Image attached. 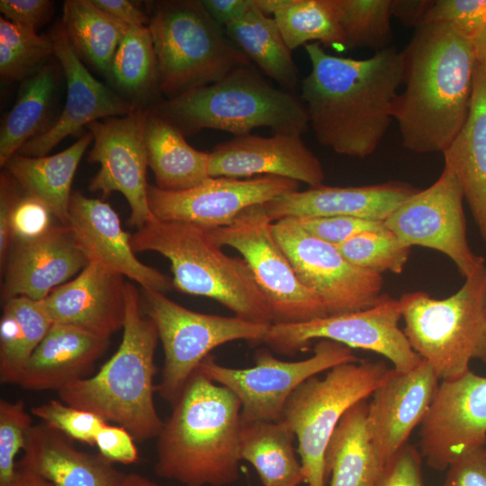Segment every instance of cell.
<instances>
[{
  "mask_svg": "<svg viewBox=\"0 0 486 486\" xmlns=\"http://www.w3.org/2000/svg\"><path fill=\"white\" fill-rule=\"evenodd\" d=\"M311 69L301 99L317 140L334 152L365 158L394 119L402 84V54L394 46L356 59L328 53L320 42L304 46Z\"/></svg>",
  "mask_w": 486,
  "mask_h": 486,
  "instance_id": "1",
  "label": "cell"
},
{
  "mask_svg": "<svg viewBox=\"0 0 486 486\" xmlns=\"http://www.w3.org/2000/svg\"><path fill=\"white\" fill-rule=\"evenodd\" d=\"M401 54L405 88L393 115L402 145L417 153H443L469 114L473 43L446 24L424 23Z\"/></svg>",
  "mask_w": 486,
  "mask_h": 486,
  "instance_id": "2",
  "label": "cell"
},
{
  "mask_svg": "<svg viewBox=\"0 0 486 486\" xmlns=\"http://www.w3.org/2000/svg\"><path fill=\"white\" fill-rule=\"evenodd\" d=\"M158 436V476L184 486H226L239 477L241 403L198 370Z\"/></svg>",
  "mask_w": 486,
  "mask_h": 486,
  "instance_id": "3",
  "label": "cell"
},
{
  "mask_svg": "<svg viewBox=\"0 0 486 486\" xmlns=\"http://www.w3.org/2000/svg\"><path fill=\"white\" fill-rule=\"evenodd\" d=\"M122 339L114 355L91 377L58 391L61 401L126 428L135 440L158 437L163 421L154 402L155 323L143 311L137 288L126 282Z\"/></svg>",
  "mask_w": 486,
  "mask_h": 486,
  "instance_id": "4",
  "label": "cell"
},
{
  "mask_svg": "<svg viewBox=\"0 0 486 486\" xmlns=\"http://www.w3.org/2000/svg\"><path fill=\"white\" fill-rule=\"evenodd\" d=\"M134 252L155 251L171 265L179 292L211 298L235 316L272 324L266 298L243 257L225 254L196 224L156 218L130 236Z\"/></svg>",
  "mask_w": 486,
  "mask_h": 486,
  "instance_id": "5",
  "label": "cell"
},
{
  "mask_svg": "<svg viewBox=\"0 0 486 486\" xmlns=\"http://www.w3.org/2000/svg\"><path fill=\"white\" fill-rule=\"evenodd\" d=\"M149 109L184 137L205 129L224 130L237 137L260 127L270 128L274 133L302 135L310 125L302 99L274 87L250 65Z\"/></svg>",
  "mask_w": 486,
  "mask_h": 486,
  "instance_id": "6",
  "label": "cell"
},
{
  "mask_svg": "<svg viewBox=\"0 0 486 486\" xmlns=\"http://www.w3.org/2000/svg\"><path fill=\"white\" fill-rule=\"evenodd\" d=\"M464 279L458 291L444 299L421 291L400 298L403 332L441 381L463 376L472 360L486 364L485 264Z\"/></svg>",
  "mask_w": 486,
  "mask_h": 486,
  "instance_id": "7",
  "label": "cell"
},
{
  "mask_svg": "<svg viewBox=\"0 0 486 486\" xmlns=\"http://www.w3.org/2000/svg\"><path fill=\"white\" fill-rule=\"evenodd\" d=\"M148 28L159 90L170 97L216 83L231 71L250 65L201 1L156 2Z\"/></svg>",
  "mask_w": 486,
  "mask_h": 486,
  "instance_id": "8",
  "label": "cell"
},
{
  "mask_svg": "<svg viewBox=\"0 0 486 486\" xmlns=\"http://www.w3.org/2000/svg\"><path fill=\"white\" fill-rule=\"evenodd\" d=\"M389 369L384 361L343 363L323 378L307 379L291 394L283 418L298 441L305 486H327L325 454L337 426L348 409L372 395Z\"/></svg>",
  "mask_w": 486,
  "mask_h": 486,
  "instance_id": "9",
  "label": "cell"
},
{
  "mask_svg": "<svg viewBox=\"0 0 486 486\" xmlns=\"http://www.w3.org/2000/svg\"><path fill=\"white\" fill-rule=\"evenodd\" d=\"M141 305L156 325L165 354L156 390L171 405L212 350L234 340L262 342L271 325L196 312L153 290L143 289Z\"/></svg>",
  "mask_w": 486,
  "mask_h": 486,
  "instance_id": "10",
  "label": "cell"
},
{
  "mask_svg": "<svg viewBox=\"0 0 486 486\" xmlns=\"http://www.w3.org/2000/svg\"><path fill=\"white\" fill-rule=\"evenodd\" d=\"M263 204L242 211L228 226L207 229L220 247L238 250L265 294L274 323H299L328 316L320 300L298 278L277 242Z\"/></svg>",
  "mask_w": 486,
  "mask_h": 486,
  "instance_id": "11",
  "label": "cell"
},
{
  "mask_svg": "<svg viewBox=\"0 0 486 486\" xmlns=\"http://www.w3.org/2000/svg\"><path fill=\"white\" fill-rule=\"evenodd\" d=\"M401 318L400 299L384 293L378 303L365 310L299 323L271 324L262 343L278 354L293 356L309 349L314 339H328L382 355L392 362L394 369L407 372L423 359L412 349L400 329Z\"/></svg>",
  "mask_w": 486,
  "mask_h": 486,
  "instance_id": "12",
  "label": "cell"
},
{
  "mask_svg": "<svg viewBox=\"0 0 486 486\" xmlns=\"http://www.w3.org/2000/svg\"><path fill=\"white\" fill-rule=\"evenodd\" d=\"M359 360L352 348L320 339L311 356L301 361H282L269 351L255 355V364L231 368L218 364L209 355L199 370L218 384L230 389L240 400L241 422L277 421L293 391L307 379L343 363Z\"/></svg>",
  "mask_w": 486,
  "mask_h": 486,
  "instance_id": "13",
  "label": "cell"
},
{
  "mask_svg": "<svg viewBox=\"0 0 486 486\" xmlns=\"http://www.w3.org/2000/svg\"><path fill=\"white\" fill-rule=\"evenodd\" d=\"M273 231L298 278L320 300L328 316L368 309L383 297L382 274L353 265L336 246L304 230L296 219L274 221Z\"/></svg>",
  "mask_w": 486,
  "mask_h": 486,
  "instance_id": "14",
  "label": "cell"
},
{
  "mask_svg": "<svg viewBox=\"0 0 486 486\" xmlns=\"http://www.w3.org/2000/svg\"><path fill=\"white\" fill-rule=\"evenodd\" d=\"M464 200L458 180L445 165L433 184L401 202L384 224L404 245L425 247L446 255L466 278L485 260L468 243Z\"/></svg>",
  "mask_w": 486,
  "mask_h": 486,
  "instance_id": "15",
  "label": "cell"
},
{
  "mask_svg": "<svg viewBox=\"0 0 486 486\" xmlns=\"http://www.w3.org/2000/svg\"><path fill=\"white\" fill-rule=\"evenodd\" d=\"M419 452L427 464L445 471L486 446V377L471 370L441 381L420 424Z\"/></svg>",
  "mask_w": 486,
  "mask_h": 486,
  "instance_id": "16",
  "label": "cell"
},
{
  "mask_svg": "<svg viewBox=\"0 0 486 486\" xmlns=\"http://www.w3.org/2000/svg\"><path fill=\"white\" fill-rule=\"evenodd\" d=\"M299 190V182L275 176L246 179L209 177L200 184L180 191L148 185V203L159 220L184 221L205 229L231 224L245 209L265 204Z\"/></svg>",
  "mask_w": 486,
  "mask_h": 486,
  "instance_id": "17",
  "label": "cell"
},
{
  "mask_svg": "<svg viewBox=\"0 0 486 486\" xmlns=\"http://www.w3.org/2000/svg\"><path fill=\"white\" fill-rule=\"evenodd\" d=\"M146 115L147 110L139 106L130 114L94 121L87 125L94 137L88 161L100 165L89 189L102 192L104 195L121 193L130 208L129 223L138 229L155 219L147 194Z\"/></svg>",
  "mask_w": 486,
  "mask_h": 486,
  "instance_id": "18",
  "label": "cell"
},
{
  "mask_svg": "<svg viewBox=\"0 0 486 486\" xmlns=\"http://www.w3.org/2000/svg\"><path fill=\"white\" fill-rule=\"evenodd\" d=\"M50 36L54 56L66 77L67 99L59 117L45 131L26 142L18 152L30 157L47 156L67 137L76 135L89 123L130 114L140 106L110 89L89 72L61 22L56 24Z\"/></svg>",
  "mask_w": 486,
  "mask_h": 486,
  "instance_id": "19",
  "label": "cell"
},
{
  "mask_svg": "<svg viewBox=\"0 0 486 486\" xmlns=\"http://www.w3.org/2000/svg\"><path fill=\"white\" fill-rule=\"evenodd\" d=\"M439 379L426 362L410 371L390 368L368 401L366 424L379 470L404 446L432 403Z\"/></svg>",
  "mask_w": 486,
  "mask_h": 486,
  "instance_id": "20",
  "label": "cell"
},
{
  "mask_svg": "<svg viewBox=\"0 0 486 486\" xmlns=\"http://www.w3.org/2000/svg\"><path fill=\"white\" fill-rule=\"evenodd\" d=\"M208 174L232 178L275 176L310 187L322 184L325 179L322 164L302 135L286 132L268 138L249 133L217 145L210 152Z\"/></svg>",
  "mask_w": 486,
  "mask_h": 486,
  "instance_id": "21",
  "label": "cell"
},
{
  "mask_svg": "<svg viewBox=\"0 0 486 486\" xmlns=\"http://www.w3.org/2000/svg\"><path fill=\"white\" fill-rule=\"evenodd\" d=\"M89 262L126 276L144 290L166 292L173 282L158 269L140 262L116 212L105 202L73 192L68 226Z\"/></svg>",
  "mask_w": 486,
  "mask_h": 486,
  "instance_id": "22",
  "label": "cell"
},
{
  "mask_svg": "<svg viewBox=\"0 0 486 486\" xmlns=\"http://www.w3.org/2000/svg\"><path fill=\"white\" fill-rule=\"evenodd\" d=\"M120 274L89 262L72 280L43 300L53 324L109 338L123 328L126 282Z\"/></svg>",
  "mask_w": 486,
  "mask_h": 486,
  "instance_id": "23",
  "label": "cell"
},
{
  "mask_svg": "<svg viewBox=\"0 0 486 486\" xmlns=\"http://www.w3.org/2000/svg\"><path fill=\"white\" fill-rule=\"evenodd\" d=\"M88 264L68 227L53 225L44 235L15 242L4 273L2 297L43 301Z\"/></svg>",
  "mask_w": 486,
  "mask_h": 486,
  "instance_id": "24",
  "label": "cell"
},
{
  "mask_svg": "<svg viewBox=\"0 0 486 486\" xmlns=\"http://www.w3.org/2000/svg\"><path fill=\"white\" fill-rule=\"evenodd\" d=\"M418 190L410 184L390 181L364 186H310L280 195L263 204L272 220L350 216L384 221Z\"/></svg>",
  "mask_w": 486,
  "mask_h": 486,
  "instance_id": "25",
  "label": "cell"
},
{
  "mask_svg": "<svg viewBox=\"0 0 486 486\" xmlns=\"http://www.w3.org/2000/svg\"><path fill=\"white\" fill-rule=\"evenodd\" d=\"M17 466L32 470L55 486H126L128 474L99 453L75 447L73 439L44 423L32 425Z\"/></svg>",
  "mask_w": 486,
  "mask_h": 486,
  "instance_id": "26",
  "label": "cell"
},
{
  "mask_svg": "<svg viewBox=\"0 0 486 486\" xmlns=\"http://www.w3.org/2000/svg\"><path fill=\"white\" fill-rule=\"evenodd\" d=\"M109 338L53 324L29 358L19 385L26 390H57L84 378L104 355Z\"/></svg>",
  "mask_w": 486,
  "mask_h": 486,
  "instance_id": "27",
  "label": "cell"
},
{
  "mask_svg": "<svg viewBox=\"0 0 486 486\" xmlns=\"http://www.w3.org/2000/svg\"><path fill=\"white\" fill-rule=\"evenodd\" d=\"M443 155L486 246V70L478 63L468 117Z\"/></svg>",
  "mask_w": 486,
  "mask_h": 486,
  "instance_id": "28",
  "label": "cell"
},
{
  "mask_svg": "<svg viewBox=\"0 0 486 486\" xmlns=\"http://www.w3.org/2000/svg\"><path fill=\"white\" fill-rule=\"evenodd\" d=\"M94 137L89 131L74 144L51 156L30 157L16 153L4 166L21 189L44 202L68 226L71 185L78 164Z\"/></svg>",
  "mask_w": 486,
  "mask_h": 486,
  "instance_id": "29",
  "label": "cell"
},
{
  "mask_svg": "<svg viewBox=\"0 0 486 486\" xmlns=\"http://www.w3.org/2000/svg\"><path fill=\"white\" fill-rule=\"evenodd\" d=\"M145 144L157 187L167 191L185 190L210 177V152L189 145L177 128L149 108L145 121Z\"/></svg>",
  "mask_w": 486,
  "mask_h": 486,
  "instance_id": "30",
  "label": "cell"
},
{
  "mask_svg": "<svg viewBox=\"0 0 486 486\" xmlns=\"http://www.w3.org/2000/svg\"><path fill=\"white\" fill-rule=\"evenodd\" d=\"M295 438L284 418L241 422L239 458L252 464L264 486H298L304 475L293 447Z\"/></svg>",
  "mask_w": 486,
  "mask_h": 486,
  "instance_id": "31",
  "label": "cell"
},
{
  "mask_svg": "<svg viewBox=\"0 0 486 486\" xmlns=\"http://www.w3.org/2000/svg\"><path fill=\"white\" fill-rule=\"evenodd\" d=\"M367 400L348 409L326 450L325 468L330 486H370L379 471L368 434Z\"/></svg>",
  "mask_w": 486,
  "mask_h": 486,
  "instance_id": "32",
  "label": "cell"
},
{
  "mask_svg": "<svg viewBox=\"0 0 486 486\" xmlns=\"http://www.w3.org/2000/svg\"><path fill=\"white\" fill-rule=\"evenodd\" d=\"M53 322L43 301L24 296L4 302L0 320V380L18 384L33 351Z\"/></svg>",
  "mask_w": 486,
  "mask_h": 486,
  "instance_id": "33",
  "label": "cell"
},
{
  "mask_svg": "<svg viewBox=\"0 0 486 486\" xmlns=\"http://www.w3.org/2000/svg\"><path fill=\"white\" fill-rule=\"evenodd\" d=\"M225 33L266 76L284 88H295L298 69L274 18L254 4L244 17L225 26Z\"/></svg>",
  "mask_w": 486,
  "mask_h": 486,
  "instance_id": "34",
  "label": "cell"
},
{
  "mask_svg": "<svg viewBox=\"0 0 486 486\" xmlns=\"http://www.w3.org/2000/svg\"><path fill=\"white\" fill-rule=\"evenodd\" d=\"M57 76L55 66L45 64L22 85L14 105L1 124V166L26 142L47 130L45 125L57 89Z\"/></svg>",
  "mask_w": 486,
  "mask_h": 486,
  "instance_id": "35",
  "label": "cell"
},
{
  "mask_svg": "<svg viewBox=\"0 0 486 486\" xmlns=\"http://www.w3.org/2000/svg\"><path fill=\"white\" fill-rule=\"evenodd\" d=\"M60 22L78 56L109 77L113 56L129 26L92 0H66Z\"/></svg>",
  "mask_w": 486,
  "mask_h": 486,
  "instance_id": "36",
  "label": "cell"
},
{
  "mask_svg": "<svg viewBox=\"0 0 486 486\" xmlns=\"http://www.w3.org/2000/svg\"><path fill=\"white\" fill-rule=\"evenodd\" d=\"M274 18L291 50L310 41L346 49L334 0H293Z\"/></svg>",
  "mask_w": 486,
  "mask_h": 486,
  "instance_id": "37",
  "label": "cell"
},
{
  "mask_svg": "<svg viewBox=\"0 0 486 486\" xmlns=\"http://www.w3.org/2000/svg\"><path fill=\"white\" fill-rule=\"evenodd\" d=\"M109 77L126 94L142 98L155 87L159 74L148 25L130 26L113 56Z\"/></svg>",
  "mask_w": 486,
  "mask_h": 486,
  "instance_id": "38",
  "label": "cell"
},
{
  "mask_svg": "<svg viewBox=\"0 0 486 486\" xmlns=\"http://www.w3.org/2000/svg\"><path fill=\"white\" fill-rule=\"evenodd\" d=\"M346 48L382 50L391 46L392 0H334Z\"/></svg>",
  "mask_w": 486,
  "mask_h": 486,
  "instance_id": "39",
  "label": "cell"
},
{
  "mask_svg": "<svg viewBox=\"0 0 486 486\" xmlns=\"http://www.w3.org/2000/svg\"><path fill=\"white\" fill-rule=\"evenodd\" d=\"M54 55L50 34L14 24L0 17V76L5 82L22 80L37 71L41 63Z\"/></svg>",
  "mask_w": 486,
  "mask_h": 486,
  "instance_id": "40",
  "label": "cell"
},
{
  "mask_svg": "<svg viewBox=\"0 0 486 486\" xmlns=\"http://www.w3.org/2000/svg\"><path fill=\"white\" fill-rule=\"evenodd\" d=\"M336 247L353 265L378 274L385 272L401 274L411 248L387 227L378 231L363 232Z\"/></svg>",
  "mask_w": 486,
  "mask_h": 486,
  "instance_id": "41",
  "label": "cell"
},
{
  "mask_svg": "<svg viewBox=\"0 0 486 486\" xmlns=\"http://www.w3.org/2000/svg\"><path fill=\"white\" fill-rule=\"evenodd\" d=\"M32 426L22 400H0V486H8L16 472L17 453Z\"/></svg>",
  "mask_w": 486,
  "mask_h": 486,
  "instance_id": "42",
  "label": "cell"
},
{
  "mask_svg": "<svg viewBox=\"0 0 486 486\" xmlns=\"http://www.w3.org/2000/svg\"><path fill=\"white\" fill-rule=\"evenodd\" d=\"M31 413L40 418L42 423L65 434L71 439L90 446L94 445L95 436L108 423L93 412L75 408L56 400L32 408Z\"/></svg>",
  "mask_w": 486,
  "mask_h": 486,
  "instance_id": "43",
  "label": "cell"
},
{
  "mask_svg": "<svg viewBox=\"0 0 486 486\" xmlns=\"http://www.w3.org/2000/svg\"><path fill=\"white\" fill-rule=\"evenodd\" d=\"M424 23H444L474 41L486 32V0H436Z\"/></svg>",
  "mask_w": 486,
  "mask_h": 486,
  "instance_id": "44",
  "label": "cell"
},
{
  "mask_svg": "<svg viewBox=\"0 0 486 486\" xmlns=\"http://www.w3.org/2000/svg\"><path fill=\"white\" fill-rule=\"evenodd\" d=\"M310 235L334 246L366 231H378L386 226L384 221L370 220L350 216L310 217L296 219Z\"/></svg>",
  "mask_w": 486,
  "mask_h": 486,
  "instance_id": "45",
  "label": "cell"
},
{
  "mask_svg": "<svg viewBox=\"0 0 486 486\" xmlns=\"http://www.w3.org/2000/svg\"><path fill=\"white\" fill-rule=\"evenodd\" d=\"M52 218L53 213L44 202L26 193L19 194L11 220L14 243L44 235L53 226Z\"/></svg>",
  "mask_w": 486,
  "mask_h": 486,
  "instance_id": "46",
  "label": "cell"
},
{
  "mask_svg": "<svg viewBox=\"0 0 486 486\" xmlns=\"http://www.w3.org/2000/svg\"><path fill=\"white\" fill-rule=\"evenodd\" d=\"M420 452L409 443L377 472L370 486H424Z\"/></svg>",
  "mask_w": 486,
  "mask_h": 486,
  "instance_id": "47",
  "label": "cell"
},
{
  "mask_svg": "<svg viewBox=\"0 0 486 486\" xmlns=\"http://www.w3.org/2000/svg\"><path fill=\"white\" fill-rule=\"evenodd\" d=\"M132 435L123 427L105 424L94 438L99 454L112 463L130 464L139 458Z\"/></svg>",
  "mask_w": 486,
  "mask_h": 486,
  "instance_id": "48",
  "label": "cell"
},
{
  "mask_svg": "<svg viewBox=\"0 0 486 486\" xmlns=\"http://www.w3.org/2000/svg\"><path fill=\"white\" fill-rule=\"evenodd\" d=\"M0 11L9 22L36 32L50 20L54 4L50 0H1Z\"/></svg>",
  "mask_w": 486,
  "mask_h": 486,
  "instance_id": "49",
  "label": "cell"
},
{
  "mask_svg": "<svg viewBox=\"0 0 486 486\" xmlns=\"http://www.w3.org/2000/svg\"><path fill=\"white\" fill-rule=\"evenodd\" d=\"M443 486H486V446L453 463Z\"/></svg>",
  "mask_w": 486,
  "mask_h": 486,
  "instance_id": "50",
  "label": "cell"
},
{
  "mask_svg": "<svg viewBox=\"0 0 486 486\" xmlns=\"http://www.w3.org/2000/svg\"><path fill=\"white\" fill-rule=\"evenodd\" d=\"M16 181L7 173L0 178V264L5 266L14 240L11 232V220L14 203L19 196Z\"/></svg>",
  "mask_w": 486,
  "mask_h": 486,
  "instance_id": "51",
  "label": "cell"
},
{
  "mask_svg": "<svg viewBox=\"0 0 486 486\" xmlns=\"http://www.w3.org/2000/svg\"><path fill=\"white\" fill-rule=\"evenodd\" d=\"M204 9L219 26H227L254 8V0H202Z\"/></svg>",
  "mask_w": 486,
  "mask_h": 486,
  "instance_id": "52",
  "label": "cell"
},
{
  "mask_svg": "<svg viewBox=\"0 0 486 486\" xmlns=\"http://www.w3.org/2000/svg\"><path fill=\"white\" fill-rule=\"evenodd\" d=\"M100 9L130 26L148 25L149 18L128 0H92Z\"/></svg>",
  "mask_w": 486,
  "mask_h": 486,
  "instance_id": "53",
  "label": "cell"
},
{
  "mask_svg": "<svg viewBox=\"0 0 486 486\" xmlns=\"http://www.w3.org/2000/svg\"><path fill=\"white\" fill-rule=\"evenodd\" d=\"M430 0H392V14L406 27H419L432 6Z\"/></svg>",
  "mask_w": 486,
  "mask_h": 486,
  "instance_id": "54",
  "label": "cell"
},
{
  "mask_svg": "<svg viewBox=\"0 0 486 486\" xmlns=\"http://www.w3.org/2000/svg\"><path fill=\"white\" fill-rule=\"evenodd\" d=\"M8 486H55L38 472L16 465L14 479Z\"/></svg>",
  "mask_w": 486,
  "mask_h": 486,
  "instance_id": "55",
  "label": "cell"
},
{
  "mask_svg": "<svg viewBox=\"0 0 486 486\" xmlns=\"http://www.w3.org/2000/svg\"><path fill=\"white\" fill-rule=\"evenodd\" d=\"M293 0H254L256 9L265 14H273L281 11L290 5Z\"/></svg>",
  "mask_w": 486,
  "mask_h": 486,
  "instance_id": "56",
  "label": "cell"
},
{
  "mask_svg": "<svg viewBox=\"0 0 486 486\" xmlns=\"http://www.w3.org/2000/svg\"><path fill=\"white\" fill-rule=\"evenodd\" d=\"M472 43L477 63L486 70V32Z\"/></svg>",
  "mask_w": 486,
  "mask_h": 486,
  "instance_id": "57",
  "label": "cell"
},
{
  "mask_svg": "<svg viewBox=\"0 0 486 486\" xmlns=\"http://www.w3.org/2000/svg\"><path fill=\"white\" fill-rule=\"evenodd\" d=\"M126 486H158L151 480L138 474L129 473L127 477Z\"/></svg>",
  "mask_w": 486,
  "mask_h": 486,
  "instance_id": "58",
  "label": "cell"
}]
</instances>
